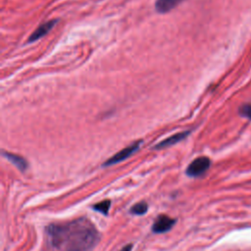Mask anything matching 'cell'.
I'll list each match as a JSON object with an SVG mask.
<instances>
[{
    "mask_svg": "<svg viewBox=\"0 0 251 251\" xmlns=\"http://www.w3.org/2000/svg\"><path fill=\"white\" fill-rule=\"evenodd\" d=\"M49 245L56 251H92L99 241V232L87 219H76L47 226Z\"/></svg>",
    "mask_w": 251,
    "mask_h": 251,
    "instance_id": "cell-1",
    "label": "cell"
},
{
    "mask_svg": "<svg viewBox=\"0 0 251 251\" xmlns=\"http://www.w3.org/2000/svg\"><path fill=\"white\" fill-rule=\"evenodd\" d=\"M211 166V160L208 157L201 156L194 159L187 167L185 173L188 176L196 177L204 175Z\"/></svg>",
    "mask_w": 251,
    "mask_h": 251,
    "instance_id": "cell-2",
    "label": "cell"
},
{
    "mask_svg": "<svg viewBox=\"0 0 251 251\" xmlns=\"http://www.w3.org/2000/svg\"><path fill=\"white\" fill-rule=\"evenodd\" d=\"M142 143V140H137L133 143H131L129 146L122 149L121 151H119L118 153H116L115 155H113L111 158H109L104 164L103 166L107 167V166H111V165H114V164H117V163H120L124 160H126V158H128L130 155H132L135 151L138 150L140 144Z\"/></svg>",
    "mask_w": 251,
    "mask_h": 251,
    "instance_id": "cell-3",
    "label": "cell"
},
{
    "mask_svg": "<svg viewBox=\"0 0 251 251\" xmlns=\"http://www.w3.org/2000/svg\"><path fill=\"white\" fill-rule=\"evenodd\" d=\"M175 224V219H172L166 215H161L155 220L152 226V230L156 233H163L170 230Z\"/></svg>",
    "mask_w": 251,
    "mask_h": 251,
    "instance_id": "cell-4",
    "label": "cell"
},
{
    "mask_svg": "<svg viewBox=\"0 0 251 251\" xmlns=\"http://www.w3.org/2000/svg\"><path fill=\"white\" fill-rule=\"evenodd\" d=\"M57 23V20H52V21H48L46 23H43L42 25H40L31 34L30 36L28 37L27 39V43H31V42H34L36 40H38L39 38L43 37L46 33H48L52 27L56 25Z\"/></svg>",
    "mask_w": 251,
    "mask_h": 251,
    "instance_id": "cell-5",
    "label": "cell"
},
{
    "mask_svg": "<svg viewBox=\"0 0 251 251\" xmlns=\"http://www.w3.org/2000/svg\"><path fill=\"white\" fill-rule=\"evenodd\" d=\"M190 131L189 130H185V131H180V132H177L164 140H162L161 142H159L158 144H156L153 148L154 149H163V148H167V147H170L172 145H175L176 144L177 142L183 140L184 138L187 137V135H189Z\"/></svg>",
    "mask_w": 251,
    "mask_h": 251,
    "instance_id": "cell-6",
    "label": "cell"
},
{
    "mask_svg": "<svg viewBox=\"0 0 251 251\" xmlns=\"http://www.w3.org/2000/svg\"><path fill=\"white\" fill-rule=\"evenodd\" d=\"M184 0H156L155 9L158 13L165 14L176 8Z\"/></svg>",
    "mask_w": 251,
    "mask_h": 251,
    "instance_id": "cell-7",
    "label": "cell"
},
{
    "mask_svg": "<svg viewBox=\"0 0 251 251\" xmlns=\"http://www.w3.org/2000/svg\"><path fill=\"white\" fill-rule=\"evenodd\" d=\"M3 155L5 156L6 159H8L12 164H14L20 171L24 172L26 170L27 168V162L25 161V159H24L23 157L16 155V154H12L9 152H3Z\"/></svg>",
    "mask_w": 251,
    "mask_h": 251,
    "instance_id": "cell-8",
    "label": "cell"
},
{
    "mask_svg": "<svg viewBox=\"0 0 251 251\" xmlns=\"http://www.w3.org/2000/svg\"><path fill=\"white\" fill-rule=\"evenodd\" d=\"M148 209V205L146 202L142 201V202H138L136 203L134 206H132L129 210V212L133 215H143L147 212Z\"/></svg>",
    "mask_w": 251,
    "mask_h": 251,
    "instance_id": "cell-9",
    "label": "cell"
},
{
    "mask_svg": "<svg viewBox=\"0 0 251 251\" xmlns=\"http://www.w3.org/2000/svg\"><path fill=\"white\" fill-rule=\"evenodd\" d=\"M111 206V201L110 200H103L99 203H97L96 205L93 206V209L99 213H102L104 215L108 214V211L110 209Z\"/></svg>",
    "mask_w": 251,
    "mask_h": 251,
    "instance_id": "cell-10",
    "label": "cell"
},
{
    "mask_svg": "<svg viewBox=\"0 0 251 251\" xmlns=\"http://www.w3.org/2000/svg\"><path fill=\"white\" fill-rule=\"evenodd\" d=\"M239 114L242 117H245L249 120H251V104H245L239 109Z\"/></svg>",
    "mask_w": 251,
    "mask_h": 251,
    "instance_id": "cell-11",
    "label": "cell"
},
{
    "mask_svg": "<svg viewBox=\"0 0 251 251\" xmlns=\"http://www.w3.org/2000/svg\"><path fill=\"white\" fill-rule=\"evenodd\" d=\"M131 248H132V244H127L126 246H124L121 251H131Z\"/></svg>",
    "mask_w": 251,
    "mask_h": 251,
    "instance_id": "cell-12",
    "label": "cell"
}]
</instances>
